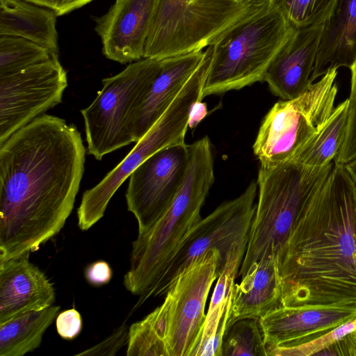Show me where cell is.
Returning a JSON list of instances; mask_svg holds the SVG:
<instances>
[{
  "mask_svg": "<svg viewBox=\"0 0 356 356\" xmlns=\"http://www.w3.org/2000/svg\"><path fill=\"white\" fill-rule=\"evenodd\" d=\"M85 156L76 127L46 114L0 144V262L37 250L62 229Z\"/></svg>",
  "mask_w": 356,
  "mask_h": 356,
  "instance_id": "cell-1",
  "label": "cell"
},
{
  "mask_svg": "<svg viewBox=\"0 0 356 356\" xmlns=\"http://www.w3.org/2000/svg\"><path fill=\"white\" fill-rule=\"evenodd\" d=\"M282 306L356 302V184L334 163L278 255Z\"/></svg>",
  "mask_w": 356,
  "mask_h": 356,
  "instance_id": "cell-2",
  "label": "cell"
},
{
  "mask_svg": "<svg viewBox=\"0 0 356 356\" xmlns=\"http://www.w3.org/2000/svg\"><path fill=\"white\" fill-rule=\"evenodd\" d=\"M208 136L188 145L182 182L167 211L132 243L126 289L139 296L136 306L161 276L187 236L202 219L201 209L214 181L213 155Z\"/></svg>",
  "mask_w": 356,
  "mask_h": 356,
  "instance_id": "cell-3",
  "label": "cell"
},
{
  "mask_svg": "<svg viewBox=\"0 0 356 356\" xmlns=\"http://www.w3.org/2000/svg\"><path fill=\"white\" fill-rule=\"evenodd\" d=\"M295 27L268 0H259L212 45L203 98L263 81L272 60Z\"/></svg>",
  "mask_w": 356,
  "mask_h": 356,
  "instance_id": "cell-4",
  "label": "cell"
},
{
  "mask_svg": "<svg viewBox=\"0 0 356 356\" xmlns=\"http://www.w3.org/2000/svg\"><path fill=\"white\" fill-rule=\"evenodd\" d=\"M333 164L311 167L291 159L260 167L258 202L237 277L266 257H278L302 206L325 181Z\"/></svg>",
  "mask_w": 356,
  "mask_h": 356,
  "instance_id": "cell-5",
  "label": "cell"
},
{
  "mask_svg": "<svg viewBox=\"0 0 356 356\" xmlns=\"http://www.w3.org/2000/svg\"><path fill=\"white\" fill-rule=\"evenodd\" d=\"M257 1L157 0L143 58L163 59L204 49Z\"/></svg>",
  "mask_w": 356,
  "mask_h": 356,
  "instance_id": "cell-6",
  "label": "cell"
},
{
  "mask_svg": "<svg viewBox=\"0 0 356 356\" xmlns=\"http://www.w3.org/2000/svg\"><path fill=\"white\" fill-rule=\"evenodd\" d=\"M161 60L143 58L102 79L97 97L81 110L88 154L100 161L134 142V115L159 72Z\"/></svg>",
  "mask_w": 356,
  "mask_h": 356,
  "instance_id": "cell-7",
  "label": "cell"
},
{
  "mask_svg": "<svg viewBox=\"0 0 356 356\" xmlns=\"http://www.w3.org/2000/svg\"><path fill=\"white\" fill-rule=\"evenodd\" d=\"M338 70L312 83L300 96L276 102L261 122L253 145L261 167L291 160L331 115L338 93Z\"/></svg>",
  "mask_w": 356,
  "mask_h": 356,
  "instance_id": "cell-8",
  "label": "cell"
},
{
  "mask_svg": "<svg viewBox=\"0 0 356 356\" xmlns=\"http://www.w3.org/2000/svg\"><path fill=\"white\" fill-rule=\"evenodd\" d=\"M257 182L252 180L238 197L220 204L191 230L147 296H165L176 280L200 257L214 250L220 254L217 274L222 273L229 254L247 248L255 213Z\"/></svg>",
  "mask_w": 356,
  "mask_h": 356,
  "instance_id": "cell-9",
  "label": "cell"
},
{
  "mask_svg": "<svg viewBox=\"0 0 356 356\" xmlns=\"http://www.w3.org/2000/svg\"><path fill=\"white\" fill-rule=\"evenodd\" d=\"M67 85L58 56L0 75V144L60 104Z\"/></svg>",
  "mask_w": 356,
  "mask_h": 356,
  "instance_id": "cell-10",
  "label": "cell"
},
{
  "mask_svg": "<svg viewBox=\"0 0 356 356\" xmlns=\"http://www.w3.org/2000/svg\"><path fill=\"white\" fill-rule=\"evenodd\" d=\"M220 254L210 250L196 259L165 295L168 314L169 356H191L203 330L209 292L218 278Z\"/></svg>",
  "mask_w": 356,
  "mask_h": 356,
  "instance_id": "cell-11",
  "label": "cell"
},
{
  "mask_svg": "<svg viewBox=\"0 0 356 356\" xmlns=\"http://www.w3.org/2000/svg\"><path fill=\"white\" fill-rule=\"evenodd\" d=\"M188 145L165 147L145 159L129 177L127 209L138 222V233L154 225L171 204L184 177Z\"/></svg>",
  "mask_w": 356,
  "mask_h": 356,
  "instance_id": "cell-12",
  "label": "cell"
},
{
  "mask_svg": "<svg viewBox=\"0 0 356 356\" xmlns=\"http://www.w3.org/2000/svg\"><path fill=\"white\" fill-rule=\"evenodd\" d=\"M356 316V302L282 306L259 319L266 347L312 341Z\"/></svg>",
  "mask_w": 356,
  "mask_h": 356,
  "instance_id": "cell-13",
  "label": "cell"
},
{
  "mask_svg": "<svg viewBox=\"0 0 356 356\" xmlns=\"http://www.w3.org/2000/svg\"><path fill=\"white\" fill-rule=\"evenodd\" d=\"M156 1L115 0L104 15L94 17L106 58L121 64L143 58Z\"/></svg>",
  "mask_w": 356,
  "mask_h": 356,
  "instance_id": "cell-14",
  "label": "cell"
},
{
  "mask_svg": "<svg viewBox=\"0 0 356 356\" xmlns=\"http://www.w3.org/2000/svg\"><path fill=\"white\" fill-rule=\"evenodd\" d=\"M322 25L295 28L268 67L264 81L271 92L288 100L304 93L312 83Z\"/></svg>",
  "mask_w": 356,
  "mask_h": 356,
  "instance_id": "cell-15",
  "label": "cell"
},
{
  "mask_svg": "<svg viewBox=\"0 0 356 356\" xmlns=\"http://www.w3.org/2000/svg\"><path fill=\"white\" fill-rule=\"evenodd\" d=\"M29 254L0 262V323L55 302L53 284Z\"/></svg>",
  "mask_w": 356,
  "mask_h": 356,
  "instance_id": "cell-16",
  "label": "cell"
},
{
  "mask_svg": "<svg viewBox=\"0 0 356 356\" xmlns=\"http://www.w3.org/2000/svg\"><path fill=\"white\" fill-rule=\"evenodd\" d=\"M204 55L203 49L165 58L133 121L134 143L140 140L171 104Z\"/></svg>",
  "mask_w": 356,
  "mask_h": 356,
  "instance_id": "cell-17",
  "label": "cell"
},
{
  "mask_svg": "<svg viewBox=\"0 0 356 356\" xmlns=\"http://www.w3.org/2000/svg\"><path fill=\"white\" fill-rule=\"evenodd\" d=\"M234 284L226 329L237 321L260 319L282 306L278 257H266L252 264Z\"/></svg>",
  "mask_w": 356,
  "mask_h": 356,
  "instance_id": "cell-18",
  "label": "cell"
},
{
  "mask_svg": "<svg viewBox=\"0 0 356 356\" xmlns=\"http://www.w3.org/2000/svg\"><path fill=\"white\" fill-rule=\"evenodd\" d=\"M356 60V0H336L322 24L311 81L332 69H350Z\"/></svg>",
  "mask_w": 356,
  "mask_h": 356,
  "instance_id": "cell-19",
  "label": "cell"
},
{
  "mask_svg": "<svg viewBox=\"0 0 356 356\" xmlns=\"http://www.w3.org/2000/svg\"><path fill=\"white\" fill-rule=\"evenodd\" d=\"M246 248L237 247L229 254L218 277L206 314L201 338L191 356H221L235 280Z\"/></svg>",
  "mask_w": 356,
  "mask_h": 356,
  "instance_id": "cell-20",
  "label": "cell"
},
{
  "mask_svg": "<svg viewBox=\"0 0 356 356\" xmlns=\"http://www.w3.org/2000/svg\"><path fill=\"white\" fill-rule=\"evenodd\" d=\"M56 13L22 0H0V35L31 40L58 55Z\"/></svg>",
  "mask_w": 356,
  "mask_h": 356,
  "instance_id": "cell-21",
  "label": "cell"
},
{
  "mask_svg": "<svg viewBox=\"0 0 356 356\" xmlns=\"http://www.w3.org/2000/svg\"><path fill=\"white\" fill-rule=\"evenodd\" d=\"M59 310L51 305L0 323V356H23L38 348Z\"/></svg>",
  "mask_w": 356,
  "mask_h": 356,
  "instance_id": "cell-22",
  "label": "cell"
},
{
  "mask_svg": "<svg viewBox=\"0 0 356 356\" xmlns=\"http://www.w3.org/2000/svg\"><path fill=\"white\" fill-rule=\"evenodd\" d=\"M349 117L348 99L334 107L322 127L291 159L305 165L323 167L334 163L345 140Z\"/></svg>",
  "mask_w": 356,
  "mask_h": 356,
  "instance_id": "cell-23",
  "label": "cell"
},
{
  "mask_svg": "<svg viewBox=\"0 0 356 356\" xmlns=\"http://www.w3.org/2000/svg\"><path fill=\"white\" fill-rule=\"evenodd\" d=\"M168 307L165 301L129 327L127 356H169Z\"/></svg>",
  "mask_w": 356,
  "mask_h": 356,
  "instance_id": "cell-24",
  "label": "cell"
},
{
  "mask_svg": "<svg viewBox=\"0 0 356 356\" xmlns=\"http://www.w3.org/2000/svg\"><path fill=\"white\" fill-rule=\"evenodd\" d=\"M54 56L58 55L28 39L0 35V75L19 71Z\"/></svg>",
  "mask_w": 356,
  "mask_h": 356,
  "instance_id": "cell-25",
  "label": "cell"
},
{
  "mask_svg": "<svg viewBox=\"0 0 356 356\" xmlns=\"http://www.w3.org/2000/svg\"><path fill=\"white\" fill-rule=\"evenodd\" d=\"M267 356L259 319L236 321L225 330L221 356Z\"/></svg>",
  "mask_w": 356,
  "mask_h": 356,
  "instance_id": "cell-26",
  "label": "cell"
},
{
  "mask_svg": "<svg viewBox=\"0 0 356 356\" xmlns=\"http://www.w3.org/2000/svg\"><path fill=\"white\" fill-rule=\"evenodd\" d=\"M336 0H268L295 28L322 25L330 16Z\"/></svg>",
  "mask_w": 356,
  "mask_h": 356,
  "instance_id": "cell-27",
  "label": "cell"
},
{
  "mask_svg": "<svg viewBox=\"0 0 356 356\" xmlns=\"http://www.w3.org/2000/svg\"><path fill=\"white\" fill-rule=\"evenodd\" d=\"M356 329V316L327 333L295 346L266 347L267 356L318 355L323 350L343 339Z\"/></svg>",
  "mask_w": 356,
  "mask_h": 356,
  "instance_id": "cell-28",
  "label": "cell"
},
{
  "mask_svg": "<svg viewBox=\"0 0 356 356\" xmlns=\"http://www.w3.org/2000/svg\"><path fill=\"white\" fill-rule=\"evenodd\" d=\"M128 337L129 327L124 323L106 339L76 355H115L124 345H127Z\"/></svg>",
  "mask_w": 356,
  "mask_h": 356,
  "instance_id": "cell-29",
  "label": "cell"
},
{
  "mask_svg": "<svg viewBox=\"0 0 356 356\" xmlns=\"http://www.w3.org/2000/svg\"><path fill=\"white\" fill-rule=\"evenodd\" d=\"M56 327L61 338L72 340L82 329V319L79 312L72 308L59 313L56 318Z\"/></svg>",
  "mask_w": 356,
  "mask_h": 356,
  "instance_id": "cell-30",
  "label": "cell"
},
{
  "mask_svg": "<svg viewBox=\"0 0 356 356\" xmlns=\"http://www.w3.org/2000/svg\"><path fill=\"white\" fill-rule=\"evenodd\" d=\"M53 10L58 16L67 14L93 0H22Z\"/></svg>",
  "mask_w": 356,
  "mask_h": 356,
  "instance_id": "cell-31",
  "label": "cell"
},
{
  "mask_svg": "<svg viewBox=\"0 0 356 356\" xmlns=\"http://www.w3.org/2000/svg\"><path fill=\"white\" fill-rule=\"evenodd\" d=\"M112 269L104 261H97L89 264L85 269V277L88 282L99 286L108 284L112 278Z\"/></svg>",
  "mask_w": 356,
  "mask_h": 356,
  "instance_id": "cell-32",
  "label": "cell"
},
{
  "mask_svg": "<svg viewBox=\"0 0 356 356\" xmlns=\"http://www.w3.org/2000/svg\"><path fill=\"white\" fill-rule=\"evenodd\" d=\"M356 356V329L318 355Z\"/></svg>",
  "mask_w": 356,
  "mask_h": 356,
  "instance_id": "cell-33",
  "label": "cell"
},
{
  "mask_svg": "<svg viewBox=\"0 0 356 356\" xmlns=\"http://www.w3.org/2000/svg\"><path fill=\"white\" fill-rule=\"evenodd\" d=\"M207 104L202 101H197L192 106L188 119V127L195 128L207 115Z\"/></svg>",
  "mask_w": 356,
  "mask_h": 356,
  "instance_id": "cell-34",
  "label": "cell"
},
{
  "mask_svg": "<svg viewBox=\"0 0 356 356\" xmlns=\"http://www.w3.org/2000/svg\"><path fill=\"white\" fill-rule=\"evenodd\" d=\"M351 72L350 79V95L356 101V60L353 65L350 68Z\"/></svg>",
  "mask_w": 356,
  "mask_h": 356,
  "instance_id": "cell-35",
  "label": "cell"
},
{
  "mask_svg": "<svg viewBox=\"0 0 356 356\" xmlns=\"http://www.w3.org/2000/svg\"><path fill=\"white\" fill-rule=\"evenodd\" d=\"M345 166L356 184V158L350 161Z\"/></svg>",
  "mask_w": 356,
  "mask_h": 356,
  "instance_id": "cell-36",
  "label": "cell"
},
{
  "mask_svg": "<svg viewBox=\"0 0 356 356\" xmlns=\"http://www.w3.org/2000/svg\"><path fill=\"white\" fill-rule=\"evenodd\" d=\"M250 1H259V0H249Z\"/></svg>",
  "mask_w": 356,
  "mask_h": 356,
  "instance_id": "cell-37",
  "label": "cell"
}]
</instances>
